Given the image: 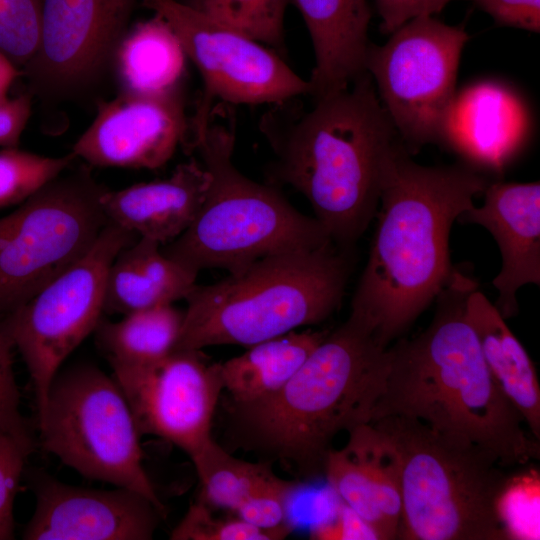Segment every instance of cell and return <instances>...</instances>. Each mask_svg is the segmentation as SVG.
Instances as JSON below:
<instances>
[{
    "mask_svg": "<svg viewBox=\"0 0 540 540\" xmlns=\"http://www.w3.org/2000/svg\"><path fill=\"white\" fill-rule=\"evenodd\" d=\"M469 39L463 26L419 16L392 32L385 44H369L366 71L403 143L416 148L444 141Z\"/></svg>",
    "mask_w": 540,
    "mask_h": 540,
    "instance_id": "10",
    "label": "cell"
},
{
    "mask_svg": "<svg viewBox=\"0 0 540 540\" xmlns=\"http://www.w3.org/2000/svg\"><path fill=\"white\" fill-rule=\"evenodd\" d=\"M505 540L540 539V472L535 467L507 476L495 503Z\"/></svg>",
    "mask_w": 540,
    "mask_h": 540,
    "instance_id": "28",
    "label": "cell"
},
{
    "mask_svg": "<svg viewBox=\"0 0 540 540\" xmlns=\"http://www.w3.org/2000/svg\"><path fill=\"white\" fill-rule=\"evenodd\" d=\"M464 315L493 379L520 412L533 438L540 440V385L527 351L477 286L466 296Z\"/></svg>",
    "mask_w": 540,
    "mask_h": 540,
    "instance_id": "21",
    "label": "cell"
},
{
    "mask_svg": "<svg viewBox=\"0 0 540 540\" xmlns=\"http://www.w3.org/2000/svg\"><path fill=\"white\" fill-rule=\"evenodd\" d=\"M348 434L342 449L328 452L326 478L341 501L371 526L378 540L397 539L401 485L396 447L371 423L359 425Z\"/></svg>",
    "mask_w": 540,
    "mask_h": 540,
    "instance_id": "17",
    "label": "cell"
},
{
    "mask_svg": "<svg viewBox=\"0 0 540 540\" xmlns=\"http://www.w3.org/2000/svg\"><path fill=\"white\" fill-rule=\"evenodd\" d=\"M134 6L135 0H42L37 48L22 69L31 94L65 98L100 80Z\"/></svg>",
    "mask_w": 540,
    "mask_h": 540,
    "instance_id": "13",
    "label": "cell"
},
{
    "mask_svg": "<svg viewBox=\"0 0 540 540\" xmlns=\"http://www.w3.org/2000/svg\"><path fill=\"white\" fill-rule=\"evenodd\" d=\"M162 18L199 70L203 92L184 150L191 153L216 100L230 104H273L307 95L308 80L297 75L274 51L241 31L181 0H143Z\"/></svg>",
    "mask_w": 540,
    "mask_h": 540,
    "instance_id": "12",
    "label": "cell"
},
{
    "mask_svg": "<svg viewBox=\"0 0 540 540\" xmlns=\"http://www.w3.org/2000/svg\"><path fill=\"white\" fill-rule=\"evenodd\" d=\"M110 366L141 435L163 438L190 458L212 438L224 390L220 362L201 350H174L152 363Z\"/></svg>",
    "mask_w": 540,
    "mask_h": 540,
    "instance_id": "14",
    "label": "cell"
},
{
    "mask_svg": "<svg viewBox=\"0 0 540 540\" xmlns=\"http://www.w3.org/2000/svg\"><path fill=\"white\" fill-rule=\"evenodd\" d=\"M370 423L391 439L399 455L397 539L505 540L495 503L508 475L491 457L456 447L404 417Z\"/></svg>",
    "mask_w": 540,
    "mask_h": 540,
    "instance_id": "7",
    "label": "cell"
},
{
    "mask_svg": "<svg viewBox=\"0 0 540 540\" xmlns=\"http://www.w3.org/2000/svg\"><path fill=\"white\" fill-rule=\"evenodd\" d=\"M476 283L453 271L437 296L435 316L417 337L387 348V373L371 422L399 416L419 422L444 441L479 450L501 467L539 459V440L490 374L464 315Z\"/></svg>",
    "mask_w": 540,
    "mask_h": 540,
    "instance_id": "1",
    "label": "cell"
},
{
    "mask_svg": "<svg viewBox=\"0 0 540 540\" xmlns=\"http://www.w3.org/2000/svg\"><path fill=\"white\" fill-rule=\"evenodd\" d=\"M386 349L348 317L280 390L257 402L235 405L244 440L297 477L324 473L334 438L371 422L384 388Z\"/></svg>",
    "mask_w": 540,
    "mask_h": 540,
    "instance_id": "4",
    "label": "cell"
},
{
    "mask_svg": "<svg viewBox=\"0 0 540 540\" xmlns=\"http://www.w3.org/2000/svg\"><path fill=\"white\" fill-rule=\"evenodd\" d=\"M34 444L0 434V540L15 537L14 501Z\"/></svg>",
    "mask_w": 540,
    "mask_h": 540,
    "instance_id": "32",
    "label": "cell"
},
{
    "mask_svg": "<svg viewBox=\"0 0 540 540\" xmlns=\"http://www.w3.org/2000/svg\"><path fill=\"white\" fill-rule=\"evenodd\" d=\"M489 183L471 167L420 165L406 146L390 161L369 257L349 315L383 349L449 282L451 227Z\"/></svg>",
    "mask_w": 540,
    "mask_h": 540,
    "instance_id": "3",
    "label": "cell"
},
{
    "mask_svg": "<svg viewBox=\"0 0 540 540\" xmlns=\"http://www.w3.org/2000/svg\"><path fill=\"white\" fill-rule=\"evenodd\" d=\"M42 447L83 477L133 490L165 513L144 467L141 434L113 376L91 363L61 368L38 415Z\"/></svg>",
    "mask_w": 540,
    "mask_h": 540,
    "instance_id": "8",
    "label": "cell"
},
{
    "mask_svg": "<svg viewBox=\"0 0 540 540\" xmlns=\"http://www.w3.org/2000/svg\"><path fill=\"white\" fill-rule=\"evenodd\" d=\"M190 459L201 484L198 499L209 507L233 512L246 498L276 476L270 463L235 458L212 438Z\"/></svg>",
    "mask_w": 540,
    "mask_h": 540,
    "instance_id": "26",
    "label": "cell"
},
{
    "mask_svg": "<svg viewBox=\"0 0 540 540\" xmlns=\"http://www.w3.org/2000/svg\"><path fill=\"white\" fill-rule=\"evenodd\" d=\"M138 235L108 221L90 250L25 304L0 320L33 382L38 415L67 357L102 318L108 269Z\"/></svg>",
    "mask_w": 540,
    "mask_h": 540,
    "instance_id": "11",
    "label": "cell"
},
{
    "mask_svg": "<svg viewBox=\"0 0 540 540\" xmlns=\"http://www.w3.org/2000/svg\"><path fill=\"white\" fill-rule=\"evenodd\" d=\"M196 277L165 256L160 243L139 237L119 251L108 269L103 310L126 315L172 304L186 298Z\"/></svg>",
    "mask_w": 540,
    "mask_h": 540,
    "instance_id": "22",
    "label": "cell"
},
{
    "mask_svg": "<svg viewBox=\"0 0 540 540\" xmlns=\"http://www.w3.org/2000/svg\"><path fill=\"white\" fill-rule=\"evenodd\" d=\"M209 184V172L191 160L179 164L166 179L107 189L100 202L109 221L164 245L192 224Z\"/></svg>",
    "mask_w": 540,
    "mask_h": 540,
    "instance_id": "19",
    "label": "cell"
},
{
    "mask_svg": "<svg viewBox=\"0 0 540 540\" xmlns=\"http://www.w3.org/2000/svg\"><path fill=\"white\" fill-rule=\"evenodd\" d=\"M349 263L334 243L261 258L195 287L175 350L250 347L327 319L340 305Z\"/></svg>",
    "mask_w": 540,
    "mask_h": 540,
    "instance_id": "5",
    "label": "cell"
},
{
    "mask_svg": "<svg viewBox=\"0 0 540 540\" xmlns=\"http://www.w3.org/2000/svg\"><path fill=\"white\" fill-rule=\"evenodd\" d=\"M292 528L288 524L276 529H261L240 518L215 517L210 507L197 499L173 529L172 540H280Z\"/></svg>",
    "mask_w": 540,
    "mask_h": 540,
    "instance_id": "30",
    "label": "cell"
},
{
    "mask_svg": "<svg viewBox=\"0 0 540 540\" xmlns=\"http://www.w3.org/2000/svg\"><path fill=\"white\" fill-rule=\"evenodd\" d=\"M32 94H22L0 102V147H18L31 115Z\"/></svg>",
    "mask_w": 540,
    "mask_h": 540,
    "instance_id": "38",
    "label": "cell"
},
{
    "mask_svg": "<svg viewBox=\"0 0 540 540\" xmlns=\"http://www.w3.org/2000/svg\"><path fill=\"white\" fill-rule=\"evenodd\" d=\"M235 119L215 106L195 143L210 174L192 224L161 251L186 270L224 269L229 274L269 255L334 243L315 218L299 212L269 183L242 174L233 163Z\"/></svg>",
    "mask_w": 540,
    "mask_h": 540,
    "instance_id": "6",
    "label": "cell"
},
{
    "mask_svg": "<svg viewBox=\"0 0 540 540\" xmlns=\"http://www.w3.org/2000/svg\"><path fill=\"white\" fill-rule=\"evenodd\" d=\"M181 87L143 95L121 92L97 103V113L72 147L90 166L157 169L188 138Z\"/></svg>",
    "mask_w": 540,
    "mask_h": 540,
    "instance_id": "15",
    "label": "cell"
},
{
    "mask_svg": "<svg viewBox=\"0 0 540 540\" xmlns=\"http://www.w3.org/2000/svg\"><path fill=\"white\" fill-rule=\"evenodd\" d=\"M451 0H374L381 18L379 29L390 35L407 21L440 13Z\"/></svg>",
    "mask_w": 540,
    "mask_h": 540,
    "instance_id": "36",
    "label": "cell"
},
{
    "mask_svg": "<svg viewBox=\"0 0 540 540\" xmlns=\"http://www.w3.org/2000/svg\"><path fill=\"white\" fill-rule=\"evenodd\" d=\"M72 166L0 218V320L82 258L109 221L107 188Z\"/></svg>",
    "mask_w": 540,
    "mask_h": 540,
    "instance_id": "9",
    "label": "cell"
},
{
    "mask_svg": "<svg viewBox=\"0 0 540 540\" xmlns=\"http://www.w3.org/2000/svg\"><path fill=\"white\" fill-rule=\"evenodd\" d=\"M183 320L184 310L167 304L126 314L116 322L101 318L94 332L110 365H141L175 350Z\"/></svg>",
    "mask_w": 540,
    "mask_h": 540,
    "instance_id": "25",
    "label": "cell"
},
{
    "mask_svg": "<svg viewBox=\"0 0 540 540\" xmlns=\"http://www.w3.org/2000/svg\"><path fill=\"white\" fill-rule=\"evenodd\" d=\"M25 540H150L164 514L143 495L122 487L90 489L42 475Z\"/></svg>",
    "mask_w": 540,
    "mask_h": 540,
    "instance_id": "16",
    "label": "cell"
},
{
    "mask_svg": "<svg viewBox=\"0 0 540 540\" xmlns=\"http://www.w3.org/2000/svg\"><path fill=\"white\" fill-rule=\"evenodd\" d=\"M76 159L72 152L48 157L18 147L0 149V208L20 204Z\"/></svg>",
    "mask_w": 540,
    "mask_h": 540,
    "instance_id": "29",
    "label": "cell"
},
{
    "mask_svg": "<svg viewBox=\"0 0 540 540\" xmlns=\"http://www.w3.org/2000/svg\"><path fill=\"white\" fill-rule=\"evenodd\" d=\"M327 334L294 330L247 347L244 353L220 362L224 390L235 405L271 396L293 377Z\"/></svg>",
    "mask_w": 540,
    "mask_h": 540,
    "instance_id": "23",
    "label": "cell"
},
{
    "mask_svg": "<svg viewBox=\"0 0 540 540\" xmlns=\"http://www.w3.org/2000/svg\"><path fill=\"white\" fill-rule=\"evenodd\" d=\"M300 96L271 104L260 119L274 154L267 183L300 192L334 244L349 246L376 216L386 170L405 144L368 72L312 98L310 109Z\"/></svg>",
    "mask_w": 540,
    "mask_h": 540,
    "instance_id": "2",
    "label": "cell"
},
{
    "mask_svg": "<svg viewBox=\"0 0 540 540\" xmlns=\"http://www.w3.org/2000/svg\"><path fill=\"white\" fill-rule=\"evenodd\" d=\"M42 0H0V52L20 69L37 48Z\"/></svg>",
    "mask_w": 540,
    "mask_h": 540,
    "instance_id": "31",
    "label": "cell"
},
{
    "mask_svg": "<svg viewBox=\"0 0 540 540\" xmlns=\"http://www.w3.org/2000/svg\"><path fill=\"white\" fill-rule=\"evenodd\" d=\"M185 57L175 33L155 15L126 31L112 64L121 92L156 95L181 87Z\"/></svg>",
    "mask_w": 540,
    "mask_h": 540,
    "instance_id": "24",
    "label": "cell"
},
{
    "mask_svg": "<svg viewBox=\"0 0 540 540\" xmlns=\"http://www.w3.org/2000/svg\"><path fill=\"white\" fill-rule=\"evenodd\" d=\"M258 42L285 52L284 15L290 0H184Z\"/></svg>",
    "mask_w": 540,
    "mask_h": 540,
    "instance_id": "27",
    "label": "cell"
},
{
    "mask_svg": "<svg viewBox=\"0 0 540 540\" xmlns=\"http://www.w3.org/2000/svg\"><path fill=\"white\" fill-rule=\"evenodd\" d=\"M13 349L0 328V434L34 444L20 410L21 397L14 373Z\"/></svg>",
    "mask_w": 540,
    "mask_h": 540,
    "instance_id": "34",
    "label": "cell"
},
{
    "mask_svg": "<svg viewBox=\"0 0 540 540\" xmlns=\"http://www.w3.org/2000/svg\"><path fill=\"white\" fill-rule=\"evenodd\" d=\"M499 26L540 32V0H470Z\"/></svg>",
    "mask_w": 540,
    "mask_h": 540,
    "instance_id": "35",
    "label": "cell"
},
{
    "mask_svg": "<svg viewBox=\"0 0 540 540\" xmlns=\"http://www.w3.org/2000/svg\"><path fill=\"white\" fill-rule=\"evenodd\" d=\"M484 202L460 218L481 225L497 242L502 267L493 280L499 292L496 308L504 318L517 311L516 292L540 285V184L490 182Z\"/></svg>",
    "mask_w": 540,
    "mask_h": 540,
    "instance_id": "18",
    "label": "cell"
},
{
    "mask_svg": "<svg viewBox=\"0 0 540 540\" xmlns=\"http://www.w3.org/2000/svg\"><path fill=\"white\" fill-rule=\"evenodd\" d=\"M23 71L9 57L0 52V102L8 98V92Z\"/></svg>",
    "mask_w": 540,
    "mask_h": 540,
    "instance_id": "39",
    "label": "cell"
},
{
    "mask_svg": "<svg viewBox=\"0 0 540 540\" xmlns=\"http://www.w3.org/2000/svg\"><path fill=\"white\" fill-rule=\"evenodd\" d=\"M299 483L273 477L246 498L234 511L238 518L261 529L286 525L287 502Z\"/></svg>",
    "mask_w": 540,
    "mask_h": 540,
    "instance_id": "33",
    "label": "cell"
},
{
    "mask_svg": "<svg viewBox=\"0 0 540 540\" xmlns=\"http://www.w3.org/2000/svg\"><path fill=\"white\" fill-rule=\"evenodd\" d=\"M310 535L318 540H378L371 526L342 501L335 520L317 525Z\"/></svg>",
    "mask_w": 540,
    "mask_h": 540,
    "instance_id": "37",
    "label": "cell"
},
{
    "mask_svg": "<svg viewBox=\"0 0 540 540\" xmlns=\"http://www.w3.org/2000/svg\"><path fill=\"white\" fill-rule=\"evenodd\" d=\"M307 26L316 64L311 73L312 98L347 88L366 73L371 10L367 0H290Z\"/></svg>",
    "mask_w": 540,
    "mask_h": 540,
    "instance_id": "20",
    "label": "cell"
}]
</instances>
